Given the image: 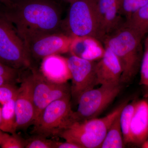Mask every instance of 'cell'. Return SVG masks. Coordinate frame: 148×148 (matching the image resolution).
<instances>
[{"label": "cell", "mask_w": 148, "mask_h": 148, "mask_svg": "<svg viewBox=\"0 0 148 148\" xmlns=\"http://www.w3.org/2000/svg\"><path fill=\"white\" fill-rule=\"evenodd\" d=\"M25 45L61 31L62 9L55 0H21L3 9Z\"/></svg>", "instance_id": "obj_1"}, {"label": "cell", "mask_w": 148, "mask_h": 148, "mask_svg": "<svg viewBox=\"0 0 148 148\" xmlns=\"http://www.w3.org/2000/svg\"><path fill=\"white\" fill-rule=\"evenodd\" d=\"M143 38L125 24L107 36L103 41L119 60L122 69L121 82H131L140 69L143 52Z\"/></svg>", "instance_id": "obj_2"}, {"label": "cell", "mask_w": 148, "mask_h": 148, "mask_svg": "<svg viewBox=\"0 0 148 148\" xmlns=\"http://www.w3.org/2000/svg\"><path fill=\"white\" fill-rule=\"evenodd\" d=\"M97 0H78L70 4L62 20L61 31L75 37L90 36L101 41Z\"/></svg>", "instance_id": "obj_3"}, {"label": "cell", "mask_w": 148, "mask_h": 148, "mask_svg": "<svg viewBox=\"0 0 148 148\" xmlns=\"http://www.w3.org/2000/svg\"><path fill=\"white\" fill-rule=\"evenodd\" d=\"M0 59L4 64L19 70L34 65L25 43L3 9L0 10Z\"/></svg>", "instance_id": "obj_4"}, {"label": "cell", "mask_w": 148, "mask_h": 148, "mask_svg": "<svg viewBox=\"0 0 148 148\" xmlns=\"http://www.w3.org/2000/svg\"><path fill=\"white\" fill-rule=\"evenodd\" d=\"M71 96L53 101L44 109L34 123L32 133L46 138L59 137L75 123Z\"/></svg>", "instance_id": "obj_5"}, {"label": "cell", "mask_w": 148, "mask_h": 148, "mask_svg": "<svg viewBox=\"0 0 148 148\" xmlns=\"http://www.w3.org/2000/svg\"><path fill=\"white\" fill-rule=\"evenodd\" d=\"M27 72L34 106V121L50 103L58 99L71 96V86L68 82L58 83L51 81L35 65L27 69Z\"/></svg>", "instance_id": "obj_6"}, {"label": "cell", "mask_w": 148, "mask_h": 148, "mask_svg": "<svg viewBox=\"0 0 148 148\" xmlns=\"http://www.w3.org/2000/svg\"><path fill=\"white\" fill-rule=\"evenodd\" d=\"M122 84L101 85L85 91L80 96L77 110L73 114L75 122L97 118L119 95Z\"/></svg>", "instance_id": "obj_7"}, {"label": "cell", "mask_w": 148, "mask_h": 148, "mask_svg": "<svg viewBox=\"0 0 148 148\" xmlns=\"http://www.w3.org/2000/svg\"><path fill=\"white\" fill-rule=\"evenodd\" d=\"M76 37L63 32L37 38L26 45L33 62L53 54L70 53Z\"/></svg>", "instance_id": "obj_8"}, {"label": "cell", "mask_w": 148, "mask_h": 148, "mask_svg": "<svg viewBox=\"0 0 148 148\" xmlns=\"http://www.w3.org/2000/svg\"><path fill=\"white\" fill-rule=\"evenodd\" d=\"M67 58L71 75V95L77 104L82 93L94 88L97 85L95 73L96 62L71 54Z\"/></svg>", "instance_id": "obj_9"}, {"label": "cell", "mask_w": 148, "mask_h": 148, "mask_svg": "<svg viewBox=\"0 0 148 148\" xmlns=\"http://www.w3.org/2000/svg\"><path fill=\"white\" fill-rule=\"evenodd\" d=\"M17 130H26L34 121L35 109L27 69L23 71L15 103Z\"/></svg>", "instance_id": "obj_10"}, {"label": "cell", "mask_w": 148, "mask_h": 148, "mask_svg": "<svg viewBox=\"0 0 148 148\" xmlns=\"http://www.w3.org/2000/svg\"><path fill=\"white\" fill-rule=\"evenodd\" d=\"M101 41L121 27L124 23L119 14V0H97Z\"/></svg>", "instance_id": "obj_11"}, {"label": "cell", "mask_w": 148, "mask_h": 148, "mask_svg": "<svg viewBox=\"0 0 148 148\" xmlns=\"http://www.w3.org/2000/svg\"><path fill=\"white\" fill-rule=\"evenodd\" d=\"M105 48L104 56L95 64L96 84L105 85L121 83L123 71L119 60L110 49Z\"/></svg>", "instance_id": "obj_12"}, {"label": "cell", "mask_w": 148, "mask_h": 148, "mask_svg": "<svg viewBox=\"0 0 148 148\" xmlns=\"http://www.w3.org/2000/svg\"><path fill=\"white\" fill-rule=\"evenodd\" d=\"M148 139V101H136L130 128L129 144L143 145Z\"/></svg>", "instance_id": "obj_13"}, {"label": "cell", "mask_w": 148, "mask_h": 148, "mask_svg": "<svg viewBox=\"0 0 148 148\" xmlns=\"http://www.w3.org/2000/svg\"><path fill=\"white\" fill-rule=\"evenodd\" d=\"M40 71L51 81L62 83L71 79L68 58L60 54L49 56L42 60Z\"/></svg>", "instance_id": "obj_14"}, {"label": "cell", "mask_w": 148, "mask_h": 148, "mask_svg": "<svg viewBox=\"0 0 148 148\" xmlns=\"http://www.w3.org/2000/svg\"><path fill=\"white\" fill-rule=\"evenodd\" d=\"M128 103V101H124L103 117H97L83 121L76 122L72 125L104 140L110 126L115 119L120 114L122 110Z\"/></svg>", "instance_id": "obj_15"}, {"label": "cell", "mask_w": 148, "mask_h": 148, "mask_svg": "<svg viewBox=\"0 0 148 148\" xmlns=\"http://www.w3.org/2000/svg\"><path fill=\"white\" fill-rule=\"evenodd\" d=\"M101 42L94 37H76L70 53L88 61L100 60L106 51Z\"/></svg>", "instance_id": "obj_16"}, {"label": "cell", "mask_w": 148, "mask_h": 148, "mask_svg": "<svg viewBox=\"0 0 148 148\" xmlns=\"http://www.w3.org/2000/svg\"><path fill=\"white\" fill-rule=\"evenodd\" d=\"M59 137L75 144L80 148H100L103 139L71 125Z\"/></svg>", "instance_id": "obj_17"}, {"label": "cell", "mask_w": 148, "mask_h": 148, "mask_svg": "<svg viewBox=\"0 0 148 148\" xmlns=\"http://www.w3.org/2000/svg\"><path fill=\"white\" fill-rule=\"evenodd\" d=\"M125 24L143 38L148 34V1L127 19Z\"/></svg>", "instance_id": "obj_18"}, {"label": "cell", "mask_w": 148, "mask_h": 148, "mask_svg": "<svg viewBox=\"0 0 148 148\" xmlns=\"http://www.w3.org/2000/svg\"><path fill=\"white\" fill-rule=\"evenodd\" d=\"M120 115L112 123L103 140L101 148H122L125 147L121 126Z\"/></svg>", "instance_id": "obj_19"}, {"label": "cell", "mask_w": 148, "mask_h": 148, "mask_svg": "<svg viewBox=\"0 0 148 148\" xmlns=\"http://www.w3.org/2000/svg\"><path fill=\"white\" fill-rule=\"evenodd\" d=\"M16 97L3 105L1 108L0 129L10 134H15L17 131L15 110Z\"/></svg>", "instance_id": "obj_20"}, {"label": "cell", "mask_w": 148, "mask_h": 148, "mask_svg": "<svg viewBox=\"0 0 148 148\" xmlns=\"http://www.w3.org/2000/svg\"><path fill=\"white\" fill-rule=\"evenodd\" d=\"M136 102L134 101L132 103H127L122 110L120 115L121 126L125 145L129 144L130 128Z\"/></svg>", "instance_id": "obj_21"}, {"label": "cell", "mask_w": 148, "mask_h": 148, "mask_svg": "<svg viewBox=\"0 0 148 148\" xmlns=\"http://www.w3.org/2000/svg\"><path fill=\"white\" fill-rule=\"evenodd\" d=\"M23 71L0 63V86L21 82Z\"/></svg>", "instance_id": "obj_22"}, {"label": "cell", "mask_w": 148, "mask_h": 148, "mask_svg": "<svg viewBox=\"0 0 148 148\" xmlns=\"http://www.w3.org/2000/svg\"><path fill=\"white\" fill-rule=\"evenodd\" d=\"M25 140L17 133L10 134L0 129V147L24 148Z\"/></svg>", "instance_id": "obj_23"}, {"label": "cell", "mask_w": 148, "mask_h": 148, "mask_svg": "<svg viewBox=\"0 0 148 148\" xmlns=\"http://www.w3.org/2000/svg\"><path fill=\"white\" fill-rule=\"evenodd\" d=\"M148 0H119V14L126 20L147 3Z\"/></svg>", "instance_id": "obj_24"}, {"label": "cell", "mask_w": 148, "mask_h": 148, "mask_svg": "<svg viewBox=\"0 0 148 148\" xmlns=\"http://www.w3.org/2000/svg\"><path fill=\"white\" fill-rule=\"evenodd\" d=\"M55 140L41 135L33 134L25 140V148H54Z\"/></svg>", "instance_id": "obj_25"}, {"label": "cell", "mask_w": 148, "mask_h": 148, "mask_svg": "<svg viewBox=\"0 0 148 148\" xmlns=\"http://www.w3.org/2000/svg\"><path fill=\"white\" fill-rule=\"evenodd\" d=\"M19 88L16 84H8L0 86V103L4 104L16 98Z\"/></svg>", "instance_id": "obj_26"}, {"label": "cell", "mask_w": 148, "mask_h": 148, "mask_svg": "<svg viewBox=\"0 0 148 148\" xmlns=\"http://www.w3.org/2000/svg\"><path fill=\"white\" fill-rule=\"evenodd\" d=\"M140 84L148 88V35L145 42V49L140 68Z\"/></svg>", "instance_id": "obj_27"}, {"label": "cell", "mask_w": 148, "mask_h": 148, "mask_svg": "<svg viewBox=\"0 0 148 148\" xmlns=\"http://www.w3.org/2000/svg\"><path fill=\"white\" fill-rule=\"evenodd\" d=\"M54 148H80L79 147L74 143L68 141L59 142L55 141Z\"/></svg>", "instance_id": "obj_28"}, {"label": "cell", "mask_w": 148, "mask_h": 148, "mask_svg": "<svg viewBox=\"0 0 148 148\" xmlns=\"http://www.w3.org/2000/svg\"><path fill=\"white\" fill-rule=\"evenodd\" d=\"M0 2L5 6H9L12 4L10 0H0Z\"/></svg>", "instance_id": "obj_29"}, {"label": "cell", "mask_w": 148, "mask_h": 148, "mask_svg": "<svg viewBox=\"0 0 148 148\" xmlns=\"http://www.w3.org/2000/svg\"><path fill=\"white\" fill-rule=\"evenodd\" d=\"M64 1L66 2L69 3H71L74 2L76 1H78V0H63Z\"/></svg>", "instance_id": "obj_30"}, {"label": "cell", "mask_w": 148, "mask_h": 148, "mask_svg": "<svg viewBox=\"0 0 148 148\" xmlns=\"http://www.w3.org/2000/svg\"><path fill=\"white\" fill-rule=\"evenodd\" d=\"M12 4L13 3L17 2L19 1H21V0H10Z\"/></svg>", "instance_id": "obj_31"}, {"label": "cell", "mask_w": 148, "mask_h": 148, "mask_svg": "<svg viewBox=\"0 0 148 148\" xmlns=\"http://www.w3.org/2000/svg\"><path fill=\"white\" fill-rule=\"evenodd\" d=\"M1 108L0 107V124H1Z\"/></svg>", "instance_id": "obj_32"}, {"label": "cell", "mask_w": 148, "mask_h": 148, "mask_svg": "<svg viewBox=\"0 0 148 148\" xmlns=\"http://www.w3.org/2000/svg\"><path fill=\"white\" fill-rule=\"evenodd\" d=\"M0 63H3V62H2V61L1 60V59H0ZM4 64V63H3Z\"/></svg>", "instance_id": "obj_33"}]
</instances>
